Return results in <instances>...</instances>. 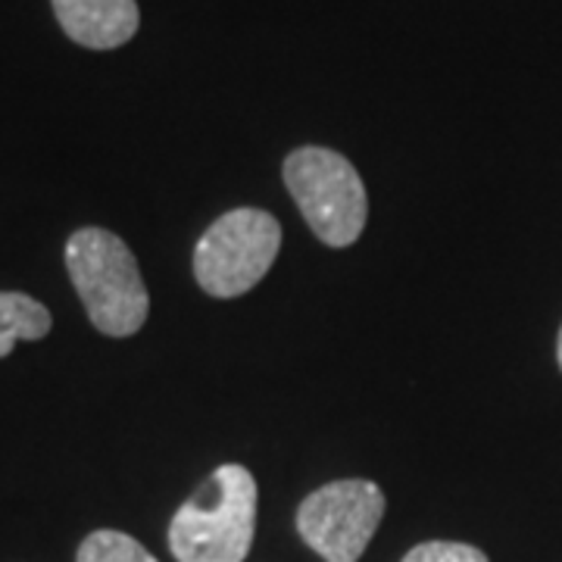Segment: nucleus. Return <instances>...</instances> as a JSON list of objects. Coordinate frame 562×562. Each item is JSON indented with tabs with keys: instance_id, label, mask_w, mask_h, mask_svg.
I'll use <instances>...</instances> for the list:
<instances>
[{
	"instance_id": "obj_2",
	"label": "nucleus",
	"mask_w": 562,
	"mask_h": 562,
	"mask_svg": "<svg viewBox=\"0 0 562 562\" xmlns=\"http://www.w3.org/2000/svg\"><path fill=\"white\" fill-rule=\"evenodd\" d=\"M66 269L91 325L106 338L138 335L150 313V294L138 260L120 235L85 225L66 241Z\"/></svg>"
},
{
	"instance_id": "obj_6",
	"label": "nucleus",
	"mask_w": 562,
	"mask_h": 562,
	"mask_svg": "<svg viewBox=\"0 0 562 562\" xmlns=\"http://www.w3.org/2000/svg\"><path fill=\"white\" fill-rule=\"evenodd\" d=\"M60 29L88 50H116L138 35L135 0H50Z\"/></svg>"
},
{
	"instance_id": "obj_9",
	"label": "nucleus",
	"mask_w": 562,
	"mask_h": 562,
	"mask_svg": "<svg viewBox=\"0 0 562 562\" xmlns=\"http://www.w3.org/2000/svg\"><path fill=\"white\" fill-rule=\"evenodd\" d=\"M401 562H491L479 547L460 541H425L416 543Z\"/></svg>"
},
{
	"instance_id": "obj_4",
	"label": "nucleus",
	"mask_w": 562,
	"mask_h": 562,
	"mask_svg": "<svg viewBox=\"0 0 562 562\" xmlns=\"http://www.w3.org/2000/svg\"><path fill=\"white\" fill-rule=\"evenodd\" d=\"M281 250L279 220L260 206L222 213L194 247V279L203 294L232 301L254 291Z\"/></svg>"
},
{
	"instance_id": "obj_1",
	"label": "nucleus",
	"mask_w": 562,
	"mask_h": 562,
	"mask_svg": "<svg viewBox=\"0 0 562 562\" xmlns=\"http://www.w3.org/2000/svg\"><path fill=\"white\" fill-rule=\"evenodd\" d=\"M257 535V479L238 462L220 465L169 522L179 562H244Z\"/></svg>"
},
{
	"instance_id": "obj_10",
	"label": "nucleus",
	"mask_w": 562,
	"mask_h": 562,
	"mask_svg": "<svg viewBox=\"0 0 562 562\" xmlns=\"http://www.w3.org/2000/svg\"><path fill=\"white\" fill-rule=\"evenodd\" d=\"M557 362H560V369H562V325H560V335H557Z\"/></svg>"
},
{
	"instance_id": "obj_3",
	"label": "nucleus",
	"mask_w": 562,
	"mask_h": 562,
	"mask_svg": "<svg viewBox=\"0 0 562 562\" xmlns=\"http://www.w3.org/2000/svg\"><path fill=\"white\" fill-rule=\"evenodd\" d=\"M284 188L325 247H353L369 222V194L353 162L328 147H297L281 166Z\"/></svg>"
},
{
	"instance_id": "obj_5",
	"label": "nucleus",
	"mask_w": 562,
	"mask_h": 562,
	"mask_svg": "<svg viewBox=\"0 0 562 562\" xmlns=\"http://www.w3.org/2000/svg\"><path fill=\"white\" fill-rule=\"evenodd\" d=\"M384 491L369 479L316 487L297 506V535L325 562H360L384 519Z\"/></svg>"
},
{
	"instance_id": "obj_8",
	"label": "nucleus",
	"mask_w": 562,
	"mask_h": 562,
	"mask_svg": "<svg viewBox=\"0 0 562 562\" xmlns=\"http://www.w3.org/2000/svg\"><path fill=\"white\" fill-rule=\"evenodd\" d=\"M76 562H160L140 541L125 531L98 528L81 541Z\"/></svg>"
},
{
	"instance_id": "obj_7",
	"label": "nucleus",
	"mask_w": 562,
	"mask_h": 562,
	"mask_svg": "<svg viewBox=\"0 0 562 562\" xmlns=\"http://www.w3.org/2000/svg\"><path fill=\"white\" fill-rule=\"evenodd\" d=\"M54 328L50 310L20 291H0V360L13 353L16 341H41Z\"/></svg>"
}]
</instances>
